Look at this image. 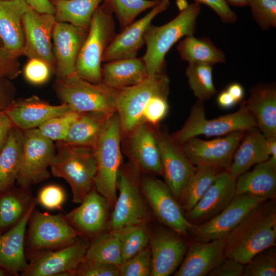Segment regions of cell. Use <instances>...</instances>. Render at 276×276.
Masks as SVG:
<instances>
[{
    "label": "cell",
    "instance_id": "obj_1",
    "mask_svg": "<svg viewBox=\"0 0 276 276\" xmlns=\"http://www.w3.org/2000/svg\"><path fill=\"white\" fill-rule=\"evenodd\" d=\"M227 258L243 264L259 252L276 244L275 199L261 202L224 239Z\"/></svg>",
    "mask_w": 276,
    "mask_h": 276
},
{
    "label": "cell",
    "instance_id": "obj_2",
    "mask_svg": "<svg viewBox=\"0 0 276 276\" xmlns=\"http://www.w3.org/2000/svg\"><path fill=\"white\" fill-rule=\"evenodd\" d=\"M50 169L52 174L70 186L72 201L80 203L94 188L96 163L93 148L57 141Z\"/></svg>",
    "mask_w": 276,
    "mask_h": 276
},
{
    "label": "cell",
    "instance_id": "obj_3",
    "mask_svg": "<svg viewBox=\"0 0 276 276\" xmlns=\"http://www.w3.org/2000/svg\"><path fill=\"white\" fill-rule=\"evenodd\" d=\"M200 11V4L194 2L167 23L149 27L145 35L147 49L142 58L148 76L162 73L170 48L181 38L194 34Z\"/></svg>",
    "mask_w": 276,
    "mask_h": 276
},
{
    "label": "cell",
    "instance_id": "obj_4",
    "mask_svg": "<svg viewBox=\"0 0 276 276\" xmlns=\"http://www.w3.org/2000/svg\"><path fill=\"white\" fill-rule=\"evenodd\" d=\"M122 135L120 119L116 111L108 119L93 147L96 163L94 187L110 207L113 206L117 197V180L122 159Z\"/></svg>",
    "mask_w": 276,
    "mask_h": 276
},
{
    "label": "cell",
    "instance_id": "obj_5",
    "mask_svg": "<svg viewBox=\"0 0 276 276\" xmlns=\"http://www.w3.org/2000/svg\"><path fill=\"white\" fill-rule=\"evenodd\" d=\"M113 12L103 2L96 10L77 60L75 73L94 83L101 82V63L114 36Z\"/></svg>",
    "mask_w": 276,
    "mask_h": 276
},
{
    "label": "cell",
    "instance_id": "obj_6",
    "mask_svg": "<svg viewBox=\"0 0 276 276\" xmlns=\"http://www.w3.org/2000/svg\"><path fill=\"white\" fill-rule=\"evenodd\" d=\"M54 88L61 103L78 112H100L111 114L116 111L117 89L102 82L94 83L75 72L56 79Z\"/></svg>",
    "mask_w": 276,
    "mask_h": 276
},
{
    "label": "cell",
    "instance_id": "obj_7",
    "mask_svg": "<svg viewBox=\"0 0 276 276\" xmlns=\"http://www.w3.org/2000/svg\"><path fill=\"white\" fill-rule=\"evenodd\" d=\"M140 170L132 162L121 166L117 177L119 195L109 222V229L118 232L133 224L146 223L148 210L141 188Z\"/></svg>",
    "mask_w": 276,
    "mask_h": 276
},
{
    "label": "cell",
    "instance_id": "obj_8",
    "mask_svg": "<svg viewBox=\"0 0 276 276\" xmlns=\"http://www.w3.org/2000/svg\"><path fill=\"white\" fill-rule=\"evenodd\" d=\"M256 127V120L244 102L235 112L208 120L203 101L198 100L193 106L182 127L171 136L176 143L180 145L198 135L219 136L237 131H246Z\"/></svg>",
    "mask_w": 276,
    "mask_h": 276
},
{
    "label": "cell",
    "instance_id": "obj_9",
    "mask_svg": "<svg viewBox=\"0 0 276 276\" xmlns=\"http://www.w3.org/2000/svg\"><path fill=\"white\" fill-rule=\"evenodd\" d=\"M169 85L168 77L162 72L135 85L117 89L116 112L122 134H127L143 121L144 109L153 97L168 96Z\"/></svg>",
    "mask_w": 276,
    "mask_h": 276
},
{
    "label": "cell",
    "instance_id": "obj_10",
    "mask_svg": "<svg viewBox=\"0 0 276 276\" xmlns=\"http://www.w3.org/2000/svg\"><path fill=\"white\" fill-rule=\"evenodd\" d=\"M55 153L56 146L53 141L43 136L37 128L22 131L21 165L17 185L27 189L49 178L48 168Z\"/></svg>",
    "mask_w": 276,
    "mask_h": 276
},
{
    "label": "cell",
    "instance_id": "obj_11",
    "mask_svg": "<svg viewBox=\"0 0 276 276\" xmlns=\"http://www.w3.org/2000/svg\"><path fill=\"white\" fill-rule=\"evenodd\" d=\"M246 131H237L211 140L191 137L178 145L194 166H209L229 172L233 156Z\"/></svg>",
    "mask_w": 276,
    "mask_h": 276
},
{
    "label": "cell",
    "instance_id": "obj_12",
    "mask_svg": "<svg viewBox=\"0 0 276 276\" xmlns=\"http://www.w3.org/2000/svg\"><path fill=\"white\" fill-rule=\"evenodd\" d=\"M264 200L250 195H236L220 213L203 223L193 224L188 234H191L195 241L198 242L224 239L250 211Z\"/></svg>",
    "mask_w": 276,
    "mask_h": 276
},
{
    "label": "cell",
    "instance_id": "obj_13",
    "mask_svg": "<svg viewBox=\"0 0 276 276\" xmlns=\"http://www.w3.org/2000/svg\"><path fill=\"white\" fill-rule=\"evenodd\" d=\"M141 188L158 220L178 234L187 235L193 224L184 215L178 201L166 183L146 177L141 181Z\"/></svg>",
    "mask_w": 276,
    "mask_h": 276
},
{
    "label": "cell",
    "instance_id": "obj_14",
    "mask_svg": "<svg viewBox=\"0 0 276 276\" xmlns=\"http://www.w3.org/2000/svg\"><path fill=\"white\" fill-rule=\"evenodd\" d=\"M29 239L34 250L68 245L82 233L74 227L65 216L33 211L30 219Z\"/></svg>",
    "mask_w": 276,
    "mask_h": 276
},
{
    "label": "cell",
    "instance_id": "obj_15",
    "mask_svg": "<svg viewBox=\"0 0 276 276\" xmlns=\"http://www.w3.org/2000/svg\"><path fill=\"white\" fill-rule=\"evenodd\" d=\"M89 243L84 240L56 251L42 252L32 258L21 274L27 276L75 275L83 262Z\"/></svg>",
    "mask_w": 276,
    "mask_h": 276
},
{
    "label": "cell",
    "instance_id": "obj_16",
    "mask_svg": "<svg viewBox=\"0 0 276 276\" xmlns=\"http://www.w3.org/2000/svg\"><path fill=\"white\" fill-rule=\"evenodd\" d=\"M56 21L54 15L40 13L30 7L22 19L25 37L23 55L47 62L55 72L52 34Z\"/></svg>",
    "mask_w": 276,
    "mask_h": 276
},
{
    "label": "cell",
    "instance_id": "obj_17",
    "mask_svg": "<svg viewBox=\"0 0 276 276\" xmlns=\"http://www.w3.org/2000/svg\"><path fill=\"white\" fill-rule=\"evenodd\" d=\"M169 0L160 2L139 20L133 21L116 35L104 54L102 62L136 57L145 43V35L153 19L169 6Z\"/></svg>",
    "mask_w": 276,
    "mask_h": 276
},
{
    "label": "cell",
    "instance_id": "obj_18",
    "mask_svg": "<svg viewBox=\"0 0 276 276\" xmlns=\"http://www.w3.org/2000/svg\"><path fill=\"white\" fill-rule=\"evenodd\" d=\"M88 30L67 22L56 21L52 41L56 79H62L75 72L79 54Z\"/></svg>",
    "mask_w": 276,
    "mask_h": 276
},
{
    "label": "cell",
    "instance_id": "obj_19",
    "mask_svg": "<svg viewBox=\"0 0 276 276\" xmlns=\"http://www.w3.org/2000/svg\"><path fill=\"white\" fill-rule=\"evenodd\" d=\"M156 133L162 166V175L173 196L178 201L182 190L196 167L187 159L179 146L165 131Z\"/></svg>",
    "mask_w": 276,
    "mask_h": 276
},
{
    "label": "cell",
    "instance_id": "obj_20",
    "mask_svg": "<svg viewBox=\"0 0 276 276\" xmlns=\"http://www.w3.org/2000/svg\"><path fill=\"white\" fill-rule=\"evenodd\" d=\"M235 179L228 171L221 172L186 217L193 224L203 223L216 216L236 196Z\"/></svg>",
    "mask_w": 276,
    "mask_h": 276
},
{
    "label": "cell",
    "instance_id": "obj_21",
    "mask_svg": "<svg viewBox=\"0 0 276 276\" xmlns=\"http://www.w3.org/2000/svg\"><path fill=\"white\" fill-rule=\"evenodd\" d=\"M72 110L65 104L52 105L33 95L15 99L4 111L14 126L24 131L37 128L48 120Z\"/></svg>",
    "mask_w": 276,
    "mask_h": 276
},
{
    "label": "cell",
    "instance_id": "obj_22",
    "mask_svg": "<svg viewBox=\"0 0 276 276\" xmlns=\"http://www.w3.org/2000/svg\"><path fill=\"white\" fill-rule=\"evenodd\" d=\"M128 135L127 149L132 162L140 170L162 175L160 151L156 133L142 121Z\"/></svg>",
    "mask_w": 276,
    "mask_h": 276
},
{
    "label": "cell",
    "instance_id": "obj_23",
    "mask_svg": "<svg viewBox=\"0 0 276 276\" xmlns=\"http://www.w3.org/2000/svg\"><path fill=\"white\" fill-rule=\"evenodd\" d=\"M150 248L152 276H168L176 271L188 249L186 242L178 236L164 229L151 235Z\"/></svg>",
    "mask_w": 276,
    "mask_h": 276
},
{
    "label": "cell",
    "instance_id": "obj_24",
    "mask_svg": "<svg viewBox=\"0 0 276 276\" xmlns=\"http://www.w3.org/2000/svg\"><path fill=\"white\" fill-rule=\"evenodd\" d=\"M224 239L194 241L188 247L175 276H205L225 258Z\"/></svg>",
    "mask_w": 276,
    "mask_h": 276
},
{
    "label": "cell",
    "instance_id": "obj_25",
    "mask_svg": "<svg viewBox=\"0 0 276 276\" xmlns=\"http://www.w3.org/2000/svg\"><path fill=\"white\" fill-rule=\"evenodd\" d=\"M29 8L25 0H0V40L5 50L17 58L23 55L22 19Z\"/></svg>",
    "mask_w": 276,
    "mask_h": 276
},
{
    "label": "cell",
    "instance_id": "obj_26",
    "mask_svg": "<svg viewBox=\"0 0 276 276\" xmlns=\"http://www.w3.org/2000/svg\"><path fill=\"white\" fill-rule=\"evenodd\" d=\"M35 206L32 201L20 219L0 236V267L15 275L22 273L28 265L24 253L25 232Z\"/></svg>",
    "mask_w": 276,
    "mask_h": 276
},
{
    "label": "cell",
    "instance_id": "obj_27",
    "mask_svg": "<svg viewBox=\"0 0 276 276\" xmlns=\"http://www.w3.org/2000/svg\"><path fill=\"white\" fill-rule=\"evenodd\" d=\"M109 208L106 199L94 187L80 205L67 214L65 217L81 233L96 234L106 226Z\"/></svg>",
    "mask_w": 276,
    "mask_h": 276
},
{
    "label": "cell",
    "instance_id": "obj_28",
    "mask_svg": "<svg viewBox=\"0 0 276 276\" xmlns=\"http://www.w3.org/2000/svg\"><path fill=\"white\" fill-rule=\"evenodd\" d=\"M257 127L266 138L276 137V89L273 84L255 85L244 102Z\"/></svg>",
    "mask_w": 276,
    "mask_h": 276
},
{
    "label": "cell",
    "instance_id": "obj_29",
    "mask_svg": "<svg viewBox=\"0 0 276 276\" xmlns=\"http://www.w3.org/2000/svg\"><path fill=\"white\" fill-rule=\"evenodd\" d=\"M247 194L265 200L275 199L276 162L270 158L256 164L254 168L239 176L236 181V195Z\"/></svg>",
    "mask_w": 276,
    "mask_h": 276
},
{
    "label": "cell",
    "instance_id": "obj_30",
    "mask_svg": "<svg viewBox=\"0 0 276 276\" xmlns=\"http://www.w3.org/2000/svg\"><path fill=\"white\" fill-rule=\"evenodd\" d=\"M233 156L229 172L235 178L269 157L267 139L257 127L246 130Z\"/></svg>",
    "mask_w": 276,
    "mask_h": 276
},
{
    "label": "cell",
    "instance_id": "obj_31",
    "mask_svg": "<svg viewBox=\"0 0 276 276\" xmlns=\"http://www.w3.org/2000/svg\"><path fill=\"white\" fill-rule=\"evenodd\" d=\"M148 77L144 61L136 57L107 62L101 68V82L115 89L135 85Z\"/></svg>",
    "mask_w": 276,
    "mask_h": 276
},
{
    "label": "cell",
    "instance_id": "obj_32",
    "mask_svg": "<svg viewBox=\"0 0 276 276\" xmlns=\"http://www.w3.org/2000/svg\"><path fill=\"white\" fill-rule=\"evenodd\" d=\"M22 131L13 126L0 152V196L16 182L21 165Z\"/></svg>",
    "mask_w": 276,
    "mask_h": 276
},
{
    "label": "cell",
    "instance_id": "obj_33",
    "mask_svg": "<svg viewBox=\"0 0 276 276\" xmlns=\"http://www.w3.org/2000/svg\"><path fill=\"white\" fill-rule=\"evenodd\" d=\"M111 114L100 112H80L62 141L93 148Z\"/></svg>",
    "mask_w": 276,
    "mask_h": 276
},
{
    "label": "cell",
    "instance_id": "obj_34",
    "mask_svg": "<svg viewBox=\"0 0 276 276\" xmlns=\"http://www.w3.org/2000/svg\"><path fill=\"white\" fill-rule=\"evenodd\" d=\"M181 58L189 64L200 63L212 65L226 62L225 54L208 38L193 35L183 37L177 46Z\"/></svg>",
    "mask_w": 276,
    "mask_h": 276
},
{
    "label": "cell",
    "instance_id": "obj_35",
    "mask_svg": "<svg viewBox=\"0 0 276 276\" xmlns=\"http://www.w3.org/2000/svg\"><path fill=\"white\" fill-rule=\"evenodd\" d=\"M104 0H56L52 1L57 22H67L88 30L92 17Z\"/></svg>",
    "mask_w": 276,
    "mask_h": 276
},
{
    "label": "cell",
    "instance_id": "obj_36",
    "mask_svg": "<svg viewBox=\"0 0 276 276\" xmlns=\"http://www.w3.org/2000/svg\"><path fill=\"white\" fill-rule=\"evenodd\" d=\"M194 173L185 183L178 201L187 212L191 210L222 171L220 169L209 166H196Z\"/></svg>",
    "mask_w": 276,
    "mask_h": 276
},
{
    "label": "cell",
    "instance_id": "obj_37",
    "mask_svg": "<svg viewBox=\"0 0 276 276\" xmlns=\"http://www.w3.org/2000/svg\"><path fill=\"white\" fill-rule=\"evenodd\" d=\"M123 262L119 238L116 232L98 235L86 250L83 263H107L120 266Z\"/></svg>",
    "mask_w": 276,
    "mask_h": 276
},
{
    "label": "cell",
    "instance_id": "obj_38",
    "mask_svg": "<svg viewBox=\"0 0 276 276\" xmlns=\"http://www.w3.org/2000/svg\"><path fill=\"white\" fill-rule=\"evenodd\" d=\"M212 66L208 64L194 63L189 64L186 69L189 86L198 100L204 101L216 93Z\"/></svg>",
    "mask_w": 276,
    "mask_h": 276
},
{
    "label": "cell",
    "instance_id": "obj_39",
    "mask_svg": "<svg viewBox=\"0 0 276 276\" xmlns=\"http://www.w3.org/2000/svg\"><path fill=\"white\" fill-rule=\"evenodd\" d=\"M11 189L0 196V228L4 229L15 224L25 213L31 202L22 191Z\"/></svg>",
    "mask_w": 276,
    "mask_h": 276
},
{
    "label": "cell",
    "instance_id": "obj_40",
    "mask_svg": "<svg viewBox=\"0 0 276 276\" xmlns=\"http://www.w3.org/2000/svg\"><path fill=\"white\" fill-rule=\"evenodd\" d=\"M116 233L120 243L123 262L146 248L151 238L146 223L129 225Z\"/></svg>",
    "mask_w": 276,
    "mask_h": 276
},
{
    "label": "cell",
    "instance_id": "obj_41",
    "mask_svg": "<svg viewBox=\"0 0 276 276\" xmlns=\"http://www.w3.org/2000/svg\"><path fill=\"white\" fill-rule=\"evenodd\" d=\"M160 0H104L124 29L142 12L152 8Z\"/></svg>",
    "mask_w": 276,
    "mask_h": 276
},
{
    "label": "cell",
    "instance_id": "obj_42",
    "mask_svg": "<svg viewBox=\"0 0 276 276\" xmlns=\"http://www.w3.org/2000/svg\"><path fill=\"white\" fill-rule=\"evenodd\" d=\"M79 113L72 110L54 117L44 122L37 129L43 136L52 141H63Z\"/></svg>",
    "mask_w": 276,
    "mask_h": 276
},
{
    "label": "cell",
    "instance_id": "obj_43",
    "mask_svg": "<svg viewBox=\"0 0 276 276\" xmlns=\"http://www.w3.org/2000/svg\"><path fill=\"white\" fill-rule=\"evenodd\" d=\"M273 247L256 254L245 264L243 276H275L276 251Z\"/></svg>",
    "mask_w": 276,
    "mask_h": 276
},
{
    "label": "cell",
    "instance_id": "obj_44",
    "mask_svg": "<svg viewBox=\"0 0 276 276\" xmlns=\"http://www.w3.org/2000/svg\"><path fill=\"white\" fill-rule=\"evenodd\" d=\"M152 259L150 246L146 247L119 266V275H151Z\"/></svg>",
    "mask_w": 276,
    "mask_h": 276
},
{
    "label": "cell",
    "instance_id": "obj_45",
    "mask_svg": "<svg viewBox=\"0 0 276 276\" xmlns=\"http://www.w3.org/2000/svg\"><path fill=\"white\" fill-rule=\"evenodd\" d=\"M254 20L263 30L276 27V0H249Z\"/></svg>",
    "mask_w": 276,
    "mask_h": 276
},
{
    "label": "cell",
    "instance_id": "obj_46",
    "mask_svg": "<svg viewBox=\"0 0 276 276\" xmlns=\"http://www.w3.org/2000/svg\"><path fill=\"white\" fill-rule=\"evenodd\" d=\"M26 80L34 85L46 83L54 73L52 67L45 61L35 58H29L24 68Z\"/></svg>",
    "mask_w": 276,
    "mask_h": 276
},
{
    "label": "cell",
    "instance_id": "obj_47",
    "mask_svg": "<svg viewBox=\"0 0 276 276\" xmlns=\"http://www.w3.org/2000/svg\"><path fill=\"white\" fill-rule=\"evenodd\" d=\"M167 95H156L148 102L143 112V120L148 124L156 125L167 116L169 105Z\"/></svg>",
    "mask_w": 276,
    "mask_h": 276
},
{
    "label": "cell",
    "instance_id": "obj_48",
    "mask_svg": "<svg viewBox=\"0 0 276 276\" xmlns=\"http://www.w3.org/2000/svg\"><path fill=\"white\" fill-rule=\"evenodd\" d=\"M65 199V194L63 190L55 185L43 188L37 197L38 203L49 210H60Z\"/></svg>",
    "mask_w": 276,
    "mask_h": 276
},
{
    "label": "cell",
    "instance_id": "obj_49",
    "mask_svg": "<svg viewBox=\"0 0 276 276\" xmlns=\"http://www.w3.org/2000/svg\"><path fill=\"white\" fill-rule=\"evenodd\" d=\"M75 275L81 276H118L119 266L107 263H82Z\"/></svg>",
    "mask_w": 276,
    "mask_h": 276
},
{
    "label": "cell",
    "instance_id": "obj_50",
    "mask_svg": "<svg viewBox=\"0 0 276 276\" xmlns=\"http://www.w3.org/2000/svg\"><path fill=\"white\" fill-rule=\"evenodd\" d=\"M18 59L10 55L0 45V74L11 80L18 77L21 73Z\"/></svg>",
    "mask_w": 276,
    "mask_h": 276
},
{
    "label": "cell",
    "instance_id": "obj_51",
    "mask_svg": "<svg viewBox=\"0 0 276 276\" xmlns=\"http://www.w3.org/2000/svg\"><path fill=\"white\" fill-rule=\"evenodd\" d=\"M194 1L195 3L203 4L211 8L223 23H234L237 19L236 14L229 8L224 0Z\"/></svg>",
    "mask_w": 276,
    "mask_h": 276
},
{
    "label": "cell",
    "instance_id": "obj_52",
    "mask_svg": "<svg viewBox=\"0 0 276 276\" xmlns=\"http://www.w3.org/2000/svg\"><path fill=\"white\" fill-rule=\"evenodd\" d=\"M244 264L234 259L225 258L208 275L209 276H243Z\"/></svg>",
    "mask_w": 276,
    "mask_h": 276
},
{
    "label": "cell",
    "instance_id": "obj_53",
    "mask_svg": "<svg viewBox=\"0 0 276 276\" xmlns=\"http://www.w3.org/2000/svg\"><path fill=\"white\" fill-rule=\"evenodd\" d=\"M11 80L0 74L1 111H5L15 100L16 88Z\"/></svg>",
    "mask_w": 276,
    "mask_h": 276
},
{
    "label": "cell",
    "instance_id": "obj_54",
    "mask_svg": "<svg viewBox=\"0 0 276 276\" xmlns=\"http://www.w3.org/2000/svg\"><path fill=\"white\" fill-rule=\"evenodd\" d=\"M13 126L5 112L0 110V152L4 147Z\"/></svg>",
    "mask_w": 276,
    "mask_h": 276
},
{
    "label": "cell",
    "instance_id": "obj_55",
    "mask_svg": "<svg viewBox=\"0 0 276 276\" xmlns=\"http://www.w3.org/2000/svg\"><path fill=\"white\" fill-rule=\"evenodd\" d=\"M32 9L40 13L54 15L55 7L50 0H25Z\"/></svg>",
    "mask_w": 276,
    "mask_h": 276
},
{
    "label": "cell",
    "instance_id": "obj_56",
    "mask_svg": "<svg viewBox=\"0 0 276 276\" xmlns=\"http://www.w3.org/2000/svg\"><path fill=\"white\" fill-rule=\"evenodd\" d=\"M217 103L220 108L226 109L231 108L237 104L226 89L219 94Z\"/></svg>",
    "mask_w": 276,
    "mask_h": 276
},
{
    "label": "cell",
    "instance_id": "obj_57",
    "mask_svg": "<svg viewBox=\"0 0 276 276\" xmlns=\"http://www.w3.org/2000/svg\"><path fill=\"white\" fill-rule=\"evenodd\" d=\"M225 89L237 103L240 102L244 97V88L239 83H232L229 84Z\"/></svg>",
    "mask_w": 276,
    "mask_h": 276
},
{
    "label": "cell",
    "instance_id": "obj_58",
    "mask_svg": "<svg viewBox=\"0 0 276 276\" xmlns=\"http://www.w3.org/2000/svg\"><path fill=\"white\" fill-rule=\"evenodd\" d=\"M267 150L270 158L276 162V137L266 138Z\"/></svg>",
    "mask_w": 276,
    "mask_h": 276
},
{
    "label": "cell",
    "instance_id": "obj_59",
    "mask_svg": "<svg viewBox=\"0 0 276 276\" xmlns=\"http://www.w3.org/2000/svg\"><path fill=\"white\" fill-rule=\"evenodd\" d=\"M228 6L245 7L248 5L249 0H224Z\"/></svg>",
    "mask_w": 276,
    "mask_h": 276
},
{
    "label": "cell",
    "instance_id": "obj_60",
    "mask_svg": "<svg viewBox=\"0 0 276 276\" xmlns=\"http://www.w3.org/2000/svg\"><path fill=\"white\" fill-rule=\"evenodd\" d=\"M5 275V272L2 268L0 267V276H3Z\"/></svg>",
    "mask_w": 276,
    "mask_h": 276
},
{
    "label": "cell",
    "instance_id": "obj_61",
    "mask_svg": "<svg viewBox=\"0 0 276 276\" xmlns=\"http://www.w3.org/2000/svg\"><path fill=\"white\" fill-rule=\"evenodd\" d=\"M0 45H2V42H1V40H0Z\"/></svg>",
    "mask_w": 276,
    "mask_h": 276
},
{
    "label": "cell",
    "instance_id": "obj_62",
    "mask_svg": "<svg viewBox=\"0 0 276 276\" xmlns=\"http://www.w3.org/2000/svg\"><path fill=\"white\" fill-rule=\"evenodd\" d=\"M50 1H51V2H52V1H56V0H50Z\"/></svg>",
    "mask_w": 276,
    "mask_h": 276
}]
</instances>
